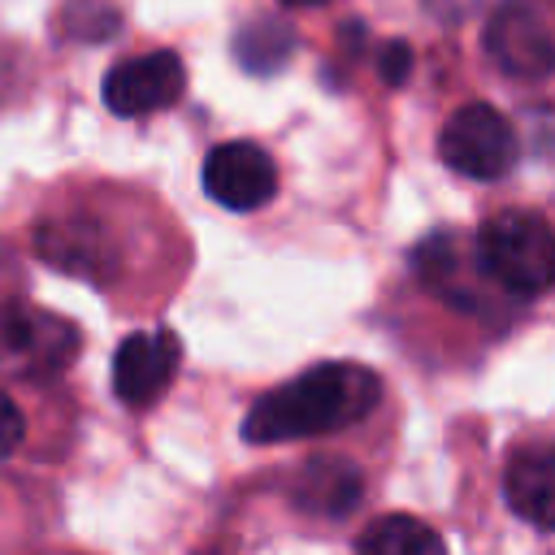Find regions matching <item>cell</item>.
I'll list each match as a JSON object with an SVG mask.
<instances>
[{"label":"cell","instance_id":"cell-1","mask_svg":"<svg viewBox=\"0 0 555 555\" xmlns=\"http://www.w3.org/2000/svg\"><path fill=\"white\" fill-rule=\"evenodd\" d=\"M382 403V377L356 360H325L291 377L286 386L260 395L243 421V438L264 442H295L338 434L364 421Z\"/></svg>","mask_w":555,"mask_h":555},{"label":"cell","instance_id":"cell-2","mask_svg":"<svg viewBox=\"0 0 555 555\" xmlns=\"http://www.w3.org/2000/svg\"><path fill=\"white\" fill-rule=\"evenodd\" d=\"M477 269L507 295H542L555 286V230L542 212L503 208L481 221L473 243Z\"/></svg>","mask_w":555,"mask_h":555},{"label":"cell","instance_id":"cell-3","mask_svg":"<svg viewBox=\"0 0 555 555\" xmlns=\"http://www.w3.org/2000/svg\"><path fill=\"white\" fill-rule=\"evenodd\" d=\"M78 356V325L48 308L17 304L0 317V373L22 382L61 377Z\"/></svg>","mask_w":555,"mask_h":555},{"label":"cell","instance_id":"cell-4","mask_svg":"<svg viewBox=\"0 0 555 555\" xmlns=\"http://www.w3.org/2000/svg\"><path fill=\"white\" fill-rule=\"evenodd\" d=\"M438 156L447 169L477 178V182H494L516 165V134L507 126V117L494 104H460L442 134H438Z\"/></svg>","mask_w":555,"mask_h":555},{"label":"cell","instance_id":"cell-5","mask_svg":"<svg viewBox=\"0 0 555 555\" xmlns=\"http://www.w3.org/2000/svg\"><path fill=\"white\" fill-rule=\"evenodd\" d=\"M186 91V65L178 52L156 48L143 56H126L104 74V104L117 117H152L182 100Z\"/></svg>","mask_w":555,"mask_h":555},{"label":"cell","instance_id":"cell-6","mask_svg":"<svg viewBox=\"0 0 555 555\" xmlns=\"http://www.w3.org/2000/svg\"><path fill=\"white\" fill-rule=\"evenodd\" d=\"M204 191L230 212H256L278 195V165L251 139H225L204 156Z\"/></svg>","mask_w":555,"mask_h":555},{"label":"cell","instance_id":"cell-7","mask_svg":"<svg viewBox=\"0 0 555 555\" xmlns=\"http://www.w3.org/2000/svg\"><path fill=\"white\" fill-rule=\"evenodd\" d=\"M486 56L512 78H546L555 74V35L533 4L507 0L486 22Z\"/></svg>","mask_w":555,"mask_h":555},{"label":"cell","instance_id":"cell-8","mask_svg":"<svg viewBox=\"0 0 555 555\" xmlns=\"http://www.w3.org/2000/svg\"><path fill=\"white\" fill-rule=\"evenodd\" d=\"M35 251L48 264L78 273L87 282H108L113 273V238L100 225V217L87 208H65V212L43 217L35 225Z\"/></svg>","mask_w":555,"mask_h":555},{"label":"cell","instance_id":"cell-9","mask_svg":"<svg viewBox=\"0 0 555 555\" xmlns=\"http://www.w3.org/2000/svg\"><path fill=\"white\" fill-rule=\"evenodd\" d=\"M178 360H182V343L173 330H139V334H126L117 356H113V390L126 408H152L173 373H178Z\"/></svg>","mask_w":555,"mask_h":555},{"label":"cell","instance_id":"cell-10","mask_svg":"<svg viewBox=\"0 0 555 555\" xmlns=\"http://www.w3.org/2000/svg\"><path fill=\"white\" fill-rule=\"evenodd\" d=\"M503 499L525 525L555 533V447H520L503 468Z\"/></svg>","mask_w":555,"mask_h":555},{"label":"cell","instance_id":"cell-11","mask_svg":"<svg viewBox=\"0 0 555 555\" xmlns=\"http://www.w3.org/2000/svg\"><path fill=\"white\" fill-rule=\"evenodd\" d=\"M295 503L312 516H347L360 494H364V477L351 460H338V455H317L299 468L295 486H291Z\"/></svg>","mask_w":555,"mask_h":555},{"label":"cell","instance_id":"cell-12","mask_svg":"<svg viewBox=\"0 0 555 555\" xmlns=\"http://www.w3.org/2000/svg\"><path fill=\"white\" fill-rule=\"evenodd\" d=\"M356 546L373 555H434L442 551V533H434L416 516H382L356 538Z\"/></svg>","mask_w":555,"mask_h":555},{"label":"cell","instance_id":"cell-13","mask_svg":"<svg viewBox=\"0 0 555 555\" xmlns=\"http://www.w3.org/2000/svg\"><path fill=\"white\" fill-rule=\"evenodd\" d=\"M26 442V416L13 403V395L0 386V455H13Z\"/></svg>","mask_w":555,"mask_h":555},{"label":"cell","instance_id":"cell-14","mask_svg":"<svg viewBox=\"0 0 555 555\" xmlns=\"http://www.w3.org/2000/svg\"><path fill=\"white\" fill-rule=\"evenodd\" d=\"M377 65H382V78H386L390 87H399V82L408 78V69H412V48H408V43H386Z\"/></svg>","mask_w":555,"mask_h":555},{"label":"cell","instance_id":"cell-15","mask_svg":"<svg viewBox=\"0 0 555 555\" xmlns=\"http://www.w3.org/2000/svg\"><path fill=\"white\" fill-rule=\"evenodd\" d=\"M282 4H291V9H308V4H325V0H282Z\"/></svg>","mask_w":555,"mask_h":555}]
</instances>
